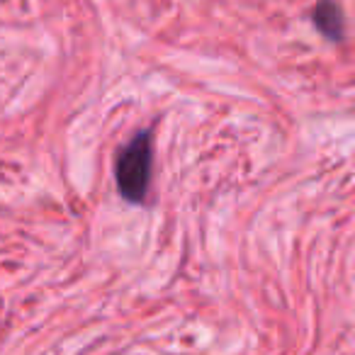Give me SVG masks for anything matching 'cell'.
I'll use <instances>...</instances> for the list:
<instances>
[{
    "mask_svg": "<svg viewBox=\"0 0 355 355\" xmlns=\"http://www.w3.org/2000/svg\"><path fill=\"white\" fill-rule=\"evenodd\" d=\"M151 132H139L127 146L119 151L114 178H117L119 195L129 202L139 205L146 200L148 180H151Z\"/></svg>",
    "mask_w": 355,
    "mask_h": 355,
    "instance_id": "obj_1",
    "label": "cell"
},
{
    "mask_svg": "<svg viewBox=\"0 0 355 355\" xmlns=\"http://www.w3.org/2000/svg\"><path fill=\"white\" fill-rule=\"evenodd\" d=\"M311 22L314 27L331 42L343 40V10L336 0H319L311 10Z\"/></svg>",
    "mask_w": 355,
    "mask_h": 355,
    "instance_id": "obj_2",
    "label": "cell"
}]
</instances>
